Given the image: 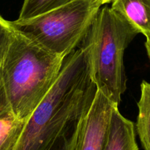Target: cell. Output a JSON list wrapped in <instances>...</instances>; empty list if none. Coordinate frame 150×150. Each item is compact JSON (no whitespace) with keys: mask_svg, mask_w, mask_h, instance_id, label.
Segmentation results:
<instances>
[{"mask_svg":"<svg viewBox=\"0 0 150 150\" xmlns=\"http://www.w3.org/2000/svg\"><path fill=\"white\" fill-rule=\"evenodd\" d=\"M138 34L125 18L106 6L99 10L80 44L91 81L117 106L127 88L124 54Z\"/></svg>","mask_w":150,"mask_h":150,"instance_id":"3","label":"cell"},{"mask_svg":"<svg viewBox=\"0 0 150 150\" xmlns=\"http://www.w3.org/2000/svg\"><path fill=\"white\" fill-rule=\"evenodd\" d=\"M136 128L144 150H150V83L143 81L138 102Z\"/></svg>","mask_w":150,"mask_h":150,"instance_id":"8","label":"cell"},{"mask_svg":"<svg viewBox=\"0 0 150 150\" xmlns=\"http://www.w3.org/2000/svg\"><path fill=\"white\" fill-rule=\"evenodd\" d=\"M12 111L0 73V117Z\"/></svg>","mask_w":150,"mask_h":150,"instance_id":"13","label":"cell"},{"mask_svg":"<svg viewBox=\"0 0 150 150\" xmlns=\"http://www.w3.org/2000/svg\"><path fill=\"white\" fill-rule=\"evenodd\" d=\"M145 47L146 50L147 55H148V57L150 61V37L146 38V41L145 42Z\"/></svg>","mask_w":150,"mask_h":150,"instance_id":"14","label":"cell"},{"mask_svg":"<svg viewBox=\"0 0 150 150\" xmlns=\"http://www.w3.org/2000/svg\"><path fill=\"white\" fill-rule=\"evenodd\" d=\"M26 122L12 111L0 117V150H12L19 139Z\"/></svg>","mask_w":150,"mask_h":150,"instance_id":"9","label":"cell"},{"mask_svg":"<svg viewBox=\"0 0 150 150\" xmlns=\"http://www.w3.org/2000/svg\"><path fill=\"white\" fill-rule=\"evenodd\" d=\"M64 59L14 30L0 73L16 116L27 122L57 81Z\"/></svg>","mask_w":150,"mask_h":150,"instance_id":"2","label":"cell"},{"mask_svg":"<svg viewBox=\"0 0 150 150\" xmlns=\"http://www.w3.org/2000/svg\"><path fill=\"white\" fill-rule=\"evenodd\" d=\"M86 111L59 135L49 150H74L80 122Z\"/></svg>","mask_w":150,"mask_h":150,"instance_id":"11","label":"cell"},{"mask_svg":"<svg viewBox=\"0 0 150 150\" xmlns=\"http://www.w3.org/2000/svg\"><path fill=\"white\" fill-rule=\"evenodd\" d=\"M74 0H24L18 19L34 18L66 5Z\"/></svg>","mask_w":150,"mask_h":150,"instance_id":"10","label":"cell"},{"mask_svg":"<svg viewBox=\"0 0 150 150\" xmlns=\"http://www.w3.org/2000/svg\"><path fill=\"white\" fill-rule=\"evenodd\" d=\"M103 150H138L133 123L121 114L117 105L112 108Z\"/></svg>","mask_w":150,"mask_h":150,"instance_id":"6","label":"cell"},{"mask_svg":"<svg viewBox=\"0 0 150 150\" xmlns=\"http://www.w3.org/2000/svg\"><path fill=\"white\" fill-rule=\"evenodd\" d=\"M95 2H96L97 3H99V5H105V4H108L110 2H112V0H93Z\"/></svg>","mask_w":150,"mask_h":150,"instance_id":"15","label":"cell"},{"mask_svg":"<svg viewBox=\"0 0 150 150\" xmlns=\"http://www.w3.org/2000/svg\"><path fill=\"white\" fill-rule=\"evenodd\" d=\"M110 8L138 33L150 37V0H112Z\"/></svg>","mask_w":150,"mask_h":150,"instance_id":"7","label":"cell"},{"mask_svg":"<svg viewBox=\"0 0 150 150\" xmlns=\"http://www.w3.org/2000/svg\"><path fill=\"white\" fill-rule=\"evenodd\" d=\"M96 90L80 125L74 150H103L108 136L112 108L115 106Z\"/></svg>","mask_w":150,"mask_h":150,"instance_id":"5","label":"cell"},{"mask_svg":"<svg viewBox=\"0 0 150 150\" xmlns=\"http://www.w3.org/2000/svg\"><path fill=\"white\" fill-rule=\"evenodd\" d=\"M96 88L89 77L85 51L65 57L60 76L26 122L12 150H49L59 135L91 103Z\"/></svg>","mask_w":150,"mask_h":150,"instance_id":"1","label":"cell"},{"mask_svg":"<svg viewBox=\"0 0 150 150\" xmlns=\"http://www.w3.org/2000/svg\"><path fill=\"white\" fill-rule=\"evenodd\" d=\"M13 33L11 21H7L0 16V66Z\"/></svg>","mask_w":150,"mask_h":150,"instance_id":"12","label":"cell"},{"mask_svg":"<svg viewBox=\"0 0 150 150\" xmlns=\"http://www.w3.org/2000/svg\"><path fill=\"white\" fill-rule=\"evenodd\" d=\"M101 6L93 0H74L38 16L11 21V24L30 41L65 58L80 45Z\"/></svg>","mask_w":150,"mask_h":150,"instance_id":"4","label":"cell"}]
</instances>
